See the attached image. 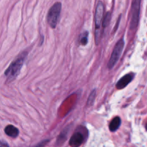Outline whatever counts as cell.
Segmentation results:
<instances>
[{
	"label": "cell",
	"instance_id": "7a4b0ae2",
	"mask_svg": "<svg viewBox=\"0 0 147 147\" xmlns=\"http://www.w3.org/2000/svg\"><path fill=\"white\" fill-rule=\"evenodd\" d=\"M103 11H104V5L103 2L99 1L98 2L97 6L96 9V13H95V24H96V34H95V41L96 45L99 44L100 38H101V30H100V26H101L102 20L103 17Z\"/></svg>",
	"mask_w": 147,
	"mask_h": 147
},
{
	"label": "cell",
	"instance_id": "4fadbf2b",
	"mask_svg": "<svg viewBox=\"0 0 147 147\" xmlns=\"http://www.w3.org/2000/svg\"><path fill=\"white\" fill-rule=\"evenodd\" d=\"M110 20H111V12H109H109L106 13V16H105L104 17V20H103V22H103V28H105L106 26L109 25V22H110Z\"/></svg>",
	"mask_w": 147,
	"mask_h": 147
},
{
	"label": "cell",
	"instance_id": "30bf717a",
	"mask_svg": "<svg viewBox=\"0 0 147 147\" xmlns=\"http://www.w3.org/2000/svg\"><path fill=\"white\" fill-rule=\"evenodd\" d=\"M68 132H69V127H66L65 129H64V130L61 132V134H60V136H59L58 138H57V145L62 144H63V142L65 141Z\"/></svg>",
	"mask_w": 147,
	"mask_h": 147
},
{
	"label": "cell",
	"instance_id": "ba28073f",
	"mask_svg": "<svg viewBox=\"0 0 147 147\" xmlns=\"http://www.w3.org/2000/svg\"><path fill=\"white\" fill-rule=\"evenodd\" d=\"M4 132L7 136H10L11 138H16L19 135V130L15 126H12V125H8L4 129Z\"/></svg>",
	"mask_w": 147,
	"mask_h": 147
},
{
	"label": "cell",
	"instance_id": "7c38bea8",
	"mask_svg": "<svg viewBox=\"0 0 147 147\" xmlns=\"http://www.w3.org/2000/svg\"><path fill=\"white\" fill-rule=\"evenodd\" d=\"M88 32H85L80 35V42L82 45H86L88 43Z\"/></svg>",
	"mask_w": 147,
	"mask_h": 147
},
{
	"label": "cell",
	"instance_id": "277c9868",
	"mask_svg": "<svg viewBox=\"0 0 147 147\" xmlns=\"http://www.w3.org/2000/svg\"><path fill=\"white\" fill-rule=\"evenodd\" d=\"M123 47H124V40H123V38H121L117 42L114 48H113V52H112L109 64H108V67L109 69L113 68L115 65L117 63L118 60H119V57L121 55L122 51H123Z\"/></svg>",
	"mask_w": 147,
	"mask_h": 147
},
{
	"label": "cell",
	"instance_id": "52a82bcc",
	"mask_svg": "<svg viewBox=\"0 0 147 147\" xmlns=\"http://www.w3.org/2000/svg\"><path fill=\"white\" fill-rule=\"evenodd\" d=\"M135 74L134 73H128V74L125 75L123 77H122L119 81L116 83V88L119 90H121V89L126 88L131 82L133 80L134 78Z\"/></svg>",
	"mask_w": 147,
	"mask_h": 147
},
{
	"label": "cell",
	"instance_id": "8992f818",
	"mask_svg": "<svg viewBox=\"0 0 147 147\" xmlns=\"http://www.w3.org/2000/svg\"><path fill=\"white\" fill-rule=\"evenodd\" d=\"M85 139V136L80 131H76L71 136L69 144L71 147H79L81 146Z\"/></svg>",
	"mask_w": 147,
	"mask_h": 147
},
{
	"label": "cell",
	"instance_id": "9c48e42d",
	"mask_svg": "<svg viewBox=\"0 0 147 147\" xmlns=\"http://www.w3.org/2000/svg\"><path fill=\"white\" fill-rule=\"evenodd\" d=\"M121 123V120L120 117L116 116V117L113 118V120L111 121L110 124H109V129H110L111 131H116L120 127Z\"/></svg>",
	"mask_w": 147,
	"mask_h": 147
},
{
	"label": "cell",
	"instance_id": "5bb4252c",
	"mask_svg": "<svg viewBox=\"0 0 147 147\" xmlns=\"http://www.w3.org/2000/svg\"><path fill=\"white\" fill-rule=\"evenodd\" d=\"M48 142H49V140L43 141V142H40V144H37V145H36V146H33V147H44L46 144H47V143Z\"/></svg>",
	"mask_w": 147,
	"mask_h": 147
},
{
	"label": "cell",
	"instance_id": "8fae6325",
	"mask_svg": "<svg viewBox=\"0 0 147 147\" xmlns=\"http://www.w3.org/2000/svg\"><path fill=\"white\" fill-rule=\"evenodd\" d=\"M96 89H94V90H93V91L90 93L88 98V101H87L88 106H90L93 104L95 99H96Z\"/></svg>",
	"mask_w": 147,
	"mask_h": 147
},
{
	"label": "cell",
	"instance_id": "3957f363",
	"mask_svg": "<svg viewBox=\"0 0 147 147\" xmlns=\"http://www.w3.org/2000/svg\"><path fill=\"white\" fill-rule=\"evenodd\" d=\"M62 4L60 2H56L52 6L47 13V22L52 28H55L60 19V12H61Z\"/></svg>",
	"mask_w": 147,
	"mask_h": 147
},
{
	"label": "cell",
	"instance_id": "5b68a950",
	"mask_svg": "<svg viewBox=\"0 0 147 147\" xmlns=\"http://www.w3.org/2000/svg\"><path fill=\"white\" fill-rule=\"evenodd\" d=\"M141 1L142 0H132L131 11V20L130 23L131 30H135L139 24Z\"/></svg>",
	"mask_w": 147,
	"mask_h": 147
},
{
	"label": "cell",
	"instance_id": "9a60e30c",
	"mask_svg": "<svg viewBox=\"0 0 147 147\" xmlns=\"http://www.w3.org/2000/svg\"><path fill=\"white\" fill-rule=\"evenodd\" d=\"M0 147H9V146L6 142L0 140Z\"/></svg>",
	"mask_w": 147,
	"mask_h": 147
},
{
	"label": "cell",
	"instance_id": "6da1fadb",
	"mask_svg": "<svg viewBox=\"0 0 147 147\" xmlns=\"http://www.w3.org/2000/svg\"><path fill=\"white\" fill-rule=\"evenodd\" d=\"M26 55H27L26 53H22L15 60H14L9 65L8 68L5 70L4 75L7 77V83H10V82L13 81L19 76L23 64H24V60H25L26 57H27Z\"/></svg>",
	"mask_w": 147,
	"mask_h": 147
}]
</instances>
